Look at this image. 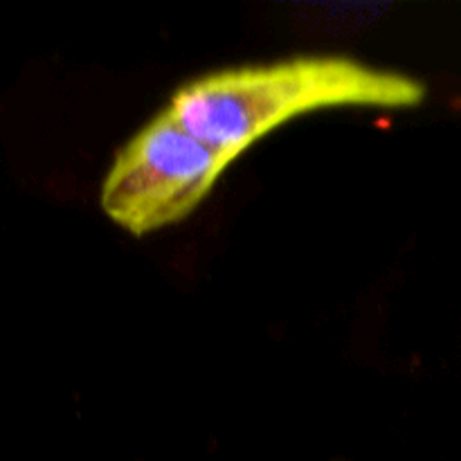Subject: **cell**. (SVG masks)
Returning a JSON list of instances; mask_svg holds the SVG:
<instances>
[{
    "instance_id": "6da1fadb",
    "label": "cell",
    "mask_w": 461,
    "mask_h": 461,
    "mask_svg": "<svg viewBox=\"0 0 461 461\" xmlns=\"http://www.w3.org/2000/svg\"><path fill=\"white\" fill-rule=\"evenodd\" d=\"M423 99L426 86L410 75L351 57H293L198 77L180 86L167 108L189 133L239 158L300 115L331 108L405 111Z\"/></svg>"
},
{
    "instance_id": "7a4b0ae2",
    "label": "cell",
    "mask_w": 461,
    "mask_h": 461,
    "mask_svg": "<svg viewBox=\"0 0 461 461\" xmlns=\"http://www.w3.org/2000/svg\"><path fill=\"white\" fill-rule=\"evenodd\" d=\"M234 160L165 108L117 151L99 203L113 223L144 237L187 219Z\"/></svg>"
}]
</instances>
